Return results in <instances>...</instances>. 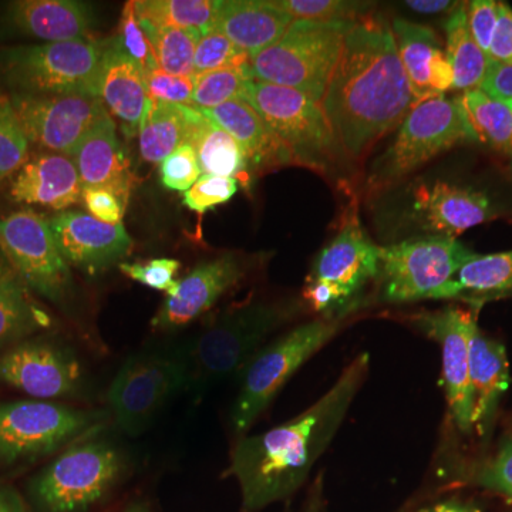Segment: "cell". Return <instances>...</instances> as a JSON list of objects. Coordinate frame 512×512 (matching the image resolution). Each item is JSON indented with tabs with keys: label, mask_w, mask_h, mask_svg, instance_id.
I'll list each match as a JSON object with an SVG mask.
<instances>
[{
	"label": "cell",
	"mask_w": 512,
	"mask_h": 512,
	"mask_svg": "<svg viewBox=\"0 0 512 512\" xmlns=\"http://www.w3.org/2000/svg\"><path fill=\"white\" fill-rule=\"evenodd\" d=\"M251 63V57L238 49L227 36L218 30H211L198 40L194 55V73L212 72L224 67L245 66Z\"/></svg>",
	"instance_id": "cell-40"
},
{
	"label": "cell",
	"mask_w": 512,
	"mask_h": 512,
	"mask_svg": "<svg viewBox=\"0 0 512 512\" xmlns=\"http://www.w3.org/2000/svg\"><path fill=\"white\" fill-rule=\"evenodd\" d=\"M220 0H141L136 2L138 20L154 28L195 30L201 36L215 29Z\"/></svg>",
	"instance_id": "cell-34"
},
{
	"label": "cell",
	"mask_w": 512,
	"mask_h": 512,
	"mask_svg": "<svg viewBox=\"0 0 512 512\" xmlns=\"http://www.w3.org/2000/svg\"><path fill=\"white\" fill-rule=\"evenodd\" d=\"M144 80H146L147 93L151 100L191 107L195 76H174L158 67L144 74Z\"/></svg>",
	"instance_id": "cell-45"
},
{
	"label": "cell",
	"mask_w": 512,
	"mask_h": 512,
	"mask_svg": "<svg viewBox=\"0 0 512 512\" xmlns=\"http://www.w3.org/2000/svg\"><path fill=\"white\" fill-rule=\"evenodd\" d=\"M208 120L234 137L258 170L292 164L291 157L258 113L239 99L229 100L211 110H200Z\"/></svg>",
	"instance_id": "cell-28"
},
{
	"label": "cell",
	"mask_w": 512,
	"mask_h": 512,
	"mask_svg": "<svg viewBox=\"0 0 512 512\" xmlns=\"http://www.w3.org/2000/svg\"><path fill=\"white\" fill-rule=\"evenodd\" d=\"M480 89L490 96L512 101V64L490 62Z\"/></svg>",
	"instance_id": "cell-50"
},
{
	"label": "cell",
	"mask_w": 512,
	"mask_h": 512,
	"mask_svg": "<svg viewBox=\"0 0 512 512\" xmlns=\"http://www.w3.org/2000/svg\"><path fill=\"white\" fill-rule=\"evenodd\" d=\"M126 460L109 441L73 444L37 476L32 497L43 512H86L110 493Z\"/></svg>",
	"instance_id": "cell-11"
},
{
	"label": "cell",
	"mask_w": 512,
	"mask_h": 512,
	"mask_svg": "<svg viewBox=\"0 0 512 512\" xmlns=\"http://www.w3.org/2000/svg\"><path fill=\"white\" fill-rule=\"evenodd\" d=\"M476 481L512 501V439L505 441L497 456L478 471Z\"/></svg>",
	"instance_id": "cell-46"
},
{
	"label": "cell",
	"mask_w": 512,
	"mask_h": 512,
	"mask_svg": "<svg viewBox=\"0 0 512 512\" xmlns=\"http://www.w3.org/2000/svg\"><path fill=\"white\" fill-rule=\"evenodd\" d=\"M490 62L512 64V8L498 2L497 26L488 52Z\"/></svg>",
	"instance_id": "cell-49"
},
{
	"label": "cell",
	"mask_w": 512,
	"mask_h": 512,
	"mask_svg": "<svg viewBox=\"0 0 512 512\" xmlns=\"http://www.w3.org/2000/svg\"><path fill=\"white\" fill-rule=\"evenodd\" d=\"M323 478L319 476L312 485L311 495H309L308 505L305 512H323Z\"/></svg>",
	"instance_id": "cell-54"
},
{
	"label": "cell",
	"mask_w": 512,
	"mask_h": 512,
	"mask_svg": "<svg viewBox=\"0 0 512 512\" xmlns=\"http://www.w3.org/2000/svg\"><path fill=\"white\" fill-rule=\"evenodd\" d=\"M82 198L90 215L96 220L113 225H119L123 221L126 207L110 191L90 188V190H83Z\"/></svg>",
	"instance_id": "cell-48"
},
{
	"label": "cell",
	"mask_w": 512,
	"mask_h": 512,
	"mask_svg": "<svg viewBox=\"0 0 512 512\" xmlns=\"http://www.w3.org/2000/svg\"><path fill=\"white\" fill-rule=\"evenodd\" d=\"M3 22L10 32L45 43L89 40L92 12L77 0H18L9 3Z\"/></svg>",
	"instance_id": "cell-23"
},
{
	"label": "cell",
	"mask_w": 512,
	"mask_h": 512,
	"mask_svg": "<svg viewBox=\"0 0 512 512\" xmlns=\"http://www.w3.org/2000/svg\"><path fill=\"white\" fill-rule=\"evenodd\" d=\"M194 147L201 173L249 181V160L245 151L227 131L201 113L187 141Z\"/></svg>",
	"instance_id": "cell-31"
},
{
	"label": "cell",
	"mask_w": 512,
	"mask_h": 512,
	"mask_svg": "<svg viewBox=\"0 0 512 512\" xmlns=\"http://www.w3.org/2000/svg\"><path fill=\"white\" fill-rule=\"evenodd\" d=\"M448 62L454 74V90L468 92L480 89L487 74L490 59L485 55L468 28L467 5L460 3L446 22Z\"/></svg>",
	"instance_id": "cell-32"
},
{
	"label": "cell",
	"mask_w": 512,
	"mask_h": 512,
	"mask_svg": "<svg viewBox=\"0 0 512 512\" xmlns=\"http://www.w3.org/2000/svg\"><path fill=\"white\" fill-rule=\"evenodd\" d=\"M510 295L512 251H507L471 256L451 281L440 289L434 301L456 299L478 309L485 302L497 301Z\"/></svg>",
	"instance_id": "cell-29"
},
{
	"label": "cell",
	"mask_w": 512,
	"mask_h": 512,
	"mask_svg": "<svg viewBox=\"0 0 512 512\" xmlns=\"http://www.w3.org/2000/svg\"><path fill=\"white\" fill-rule=\"evenodd\" d=\"M10 195L22 204L62 211L80 201L83 185L72 157L47 153L22 165L13 180Z\"/></svg>",
	"instance_id": "cell-25"
},
{
	"label": "cell",
	"mask_w": 512,
	"mask_h": 512,
	"mask_svg": "<svg viewBox=\"0 0 512 512\" xmlns=\"http://www.w3.org/2000/svg\"><path fill=\"white\" fill-rule=\"evenodd\" d=\"M369 367V355L360 353L305 412L265 433L237 441L225 476L238 481L242 511L265 510L289 500L302 488L348 416Z\"/></svg>",
	"instance_id": "cell-1"
},
{
	"label": "cell",
	"mask_w": 512,
	"mask_h": 512,
	"mask_svg": "<svg viewBox=\"0 0 512 512\" xmlns=\"http://www.w3.org/2000/svg\"><path fill=\"white\" fill-rule=\"evenodd\" d=\"M276 6L295 20L313 22H357L365 18L370 3L345 0H274Z\"/></svg>",
	"instance_id": "cell-39"
},
{
	"label": "cell",
	"mask_w": 512,
	"mask_h": 512,
	"mask_svg": "<svg viewBox=\"0 0 512 512\" xmlns=\"http://www.w3.org/2000/svg\"><path fill=\"white\" fill-rule=\"evenodd\" d=\"M70 157L79 171L83 190L110 191L127 207L133 174L117 138L116 123L109 113L86 134Z\"/></svg>",
	"instance_id": "cell-22"
},
{
	"label": "cell",
	"mask_w": 512,
	"mask_h": 512,
	"mask_svg": "<svg viewBox=\"0 0 512 512\" xmlns=\"http://www.w3.org/2000/svg\"><path fill=\"white\" fill-rule=\"evenodd\" d=\"M413 217L430 235L457 238L497 217L490 198L473 188L436 181L414 191Z\"/></svg>",
	"instance_id": "cell-20"
},
{
	"label": "cell",
	"mask_w": 512,
	"mask_h": 512,
	"mask_svg": "<svg viewBox=\"0 0 512 512\" xmlns=\"http://www.w3.org/2000/svg\"><path fill=\"white\" fill-rule=\"evenodd\" d=\"M0 380L37 400L60 399L79 392L83 370L72 350L25 342L0 357Z\"/></svg>",
	"instance_id": "cell-17"
},
{
	"label": "cell",
	"mask_w": 512,
	"mask_h": 512,
	"mask_svg": "<svg viewBox=\"0 0 512 512\" xmlns=\"http://www.w3.org/2000/svg\"><path fill=\"white\" fill-rule=\"evenodd\" d=\"M104 414L45 402L20 400L0 404V464L55 453L100 429Z\"/></svg>",
	"instance_id": "cell-13"
},
{
	"label": "cell",
	"mask_w": 512,
	"mask_h": 512,
	"mask_svg": "<svg viewBox=\"0 0 512 512\" xmlns=\"http://www.w3.org/2000/svg\"><path fill=\"white\" fill-rule=\"evenodd\" d=\"M46 325L43 313L30 302L19 276L0 274V346Z\"/></svg>",
	"instance_id": "cell-35"
},
{
	"label": "cell",
	"mask_w": 512,
	"mask_h": 512,
	"mask_svg": "<svg viewBox=\"0 0 512 512\" xmlns=\"http://www.w3.org/2000/svg\"><path fill=\"white\" fill-rule=\"evenodd\" d=\"M320 106L352 158L362 157L403 123L414 99L386 22L363 18L353 23Z\"/></svg>",
	"instance_id": "cell-2"
},
{
	"label": "cell",
	"mask_w": 512,
	"mask_h": 512,
	"mask_svg": "<svg viewBox=\"0 0 512 512\" xmlns=\"http://www.w3.org/2000/svg\"><path fill=\"white\" fill-rule=\"evenodd\" d=\"M293 22L274 0H220L215 30L252 59L275 45Z\"/></svg>",
	"instance_id": "cell-27"
},
{
	"label": "cell",
	"mask_w": 512,
	"mask_h": 512,
	"mask_svg": "<svg viewBox=\"0 0 512 512\" xmlns=\"http://www.w3.org/2000/svg\"><path fill=\"white\" fill-rule=\"evenodd\" d=\"M126 512H148V508L144 504H134Z\"/></svg>",
	"instance_id": "cell-55"
},
{
	"label": "cell",
	"mask_w": 512,
	"mask_h": 512,
	"mask_svg": "<svg viewBox=\"0 0 512 512\" xmlns=\"http://www.w3.org/2000/svg\"><path fill=\"white\" fill-rule=\"evenodd\" d=\"M0 248L23 284L55 303L67 298L72 272L43 215L23 210L0 218Z\"/></svg>",
	"instance_id": "cell-14"
},
{
	"label": "cell",
	"mask_w": 512,
	"mask_h": 512,
	"mask_svg": "<svg viewBox=\"0 0 512 512\" xmlns=\"http://www.w3.org/2000/svg\"><path fill=\"white\" fill-rule=\"evenodd\" d=\"M201 111L183 104L148 99L141 120L140 154L144 161L161 164L171 153L187 143Z\"/></svg>",
	"instance_id": "cell-30"
},
{
	"label": "cell",
	"mask_w": 512,
	"mask_h": 512,
	"mask_svg": "<svg viewBox=\"0 0 512 512\" xmlns=\"http://www.w3.org/2000/svg\"><path fill=\"white\" fill-rule=\"evenodd\" d=\"M473 255L457 238L441 235L380 247L377 301L402 305L434 299Z\"/></svg>",
	"instance_id": "cell-12"
},
{
	"label": "cell",
	"mask_w": 512,
	"mask_h": 512,
	"mask_svg": "<svg viewBox=\"0 0 512 512\" xmlns=\"http://www.w3.org/2000/svg\"><path fill=\"white\" fill-rule=\"evenodd\" d=\"M392 30L414 104L453 90V69L433 29L409 20L394 19Z\"/></svg>",
	"instance_id": "cell-21"
},
{
	"label": "cell",
	"mask_w": 512,
	"mask_h": 512,
	"mask_svg": "<svg viewBox=\"0 0 512 512\" xmlns=\"http://www.w3.org/2000/svg\"><path fill=\"white\" fill-rule=\"evenodd\" d=\"M201 175L197 154L188 143L175 148L161 163V183L167 190L188 191L200 180Z\"/></svg>",
	"instance_id": "cell-43"
},
{
	"label": "cell",
	"mask_w": 512,
	"mask_h": 512,
	"mask_svg": "<svg viewBox=\"0 0 512 512\" xmlns=\"http://www.w3.org/2000/svg\"><path fill=\"white\" fill-rule=\"evenodd\" d=\"M29 143L9 97L0 94V181L28 161Z\"/></svg>",
	"instance_id": "cell-38"
},
{
	"label": "cell",
	"mask_w": 512,
	"mask_h": 512,
	"mask_svg": "<svg viewBox=\"0 0 512 512\" xmlns=\"http://www.w3.org/2000/svg\"><path fill=\"white\" fill-rule=\"evenodd\" d=\"M468 28L480 49L488 56L497 26L498 2L474 0L467 5Z\"/></svg>",
	"instance_id": "cell-47"
},
{
	"label": "cell",
	"mask_w": 512,
	"mask_h": 512,
	"mask_svg": "<svg viewBox=\"0 0 512 512\" xmlns=\"http://www.w3.org/2000/svg\"><path fill=\"white\" fill-rule=\"evenodd\" d=\"M188 384L190 363L185 343L134 353L120 367L107 393L114 421L127 436H140Z\"/></svg>",
	"instance_id": "cell-9"
},
{
	"label": "cell",
	"mask_w": 512,
	"mask_h": 512,
	"mask_svg": "<svg viewBox=\"0 0 512 512\" xmlns=\"http://www.w3.org/2000/svg\"><path fill=\"white\" fill-rule=\"evenodd\" d=\"M414 512H481L474 505L458 500H444L439 503L424 505Z\"/></svg>",
	"instance_id": "cell-52"
},
{
	"label": "cell",
	"mask_w": 512,
	"mask_h": 512,
	"mask_svg": "<svg viewBox=\"0 0 512 512\" xmlns=\"http://www.w3.org/2000/svg\"><path fill=\"white\" fill-rule=\"evenodd\" d=\"M302 312L296 301H251L232 306L187 345L190 363L188 392L201 397L214 384L238 375L269 336Z\"/></svg>",
	"instance_id": "cell-3"
},
{
	"label": "cell",
	"mask_w": 512,
	"mask_h": 512,
	"mask_svg": "<svg viewBox=\"0 0 512 512\" xmlns=\"http://www.w3.org/2000/svg\"><path fill=\"white\" fill-rule=\"evenodd\" d=\"M140 25L154 47L158 66L164 72L174 76H195L194 55L198 40L201 39L200 33L190 29L171 28V26L154 28L141 22Z\"/></svg>",
	"instance_id": "cell-36"
},
{
	"label": "cell",
	"mask_w": 512,
	"mask_h": 512,
	"mask_svg": "<svg viewBox=\"0 0 512 512\" xmlns=\"http://www.w3.org/2000/svg\"><path fill=\"white\" fill-rule=\"evenodd\" d=\"M406 6L417 13L436 15V13L454 12L460 3L447 2V0H410L406 2Z\"/></svg>",
	"instance_id": "cell-51"
},
{
	"label": "cell",
	"mask_w": 512,
	"mask_h": 512,
	"mask_svg": "<svg viewBox=\"0 0 512 512\" xmlns=\"http://www.w3.org/2000/svg\"><path fill=\"white\" fill-rule=\"evenodd\" d=\"M180 261L171 258L151 259L147 264H120V271L128 278L148 286V288L163 291L167 296L173 295L178 281L175 274L180 269Z\"/></svg>",
	"instance_id": "cell-44"
},
{
	"label": "cell",
	"mask_w": 512,
	"mask_h": 512,
	"mask_svg": "<svg viewBox=\"0 0 512 512\" xmlns=\"http://www.w3.org/2000/svg\"><path fill=\"white\" fill-rule=\"evenodd\" d=\"M355 22L295 20L285 35L251 59L252 79L322 101Z\"/></svg>",
	"instance_id": "cell-6"
},
{
	"label": "cell",
	"mask_w": 512,
	"mask_h": 512,
	"mask_svg": "<svg viewBox=\"0 0 512 512\" xmlns=\"http://www.w3.org/2000/svg\"><path fill=\"white\" fill-rule=\"evenodd\" d=\"M458 100L477 141L512 157V101L481 89L468 90Z\"/></svg>",
	"instance_id": "cell-33"
},
{
	"label": "cell",
	"mask_w": 512,
	"mask_h": 512,
	"mask_svg": "<svg viewBox=\"0 0 512 512\" xmlns=\"http://www.w3.org/2000/svg\"><path fill=\"white\" fill-rule=\"evenodd\" d=\"M0 512H26V508L13 491L0 488Z\"/></svg>",
	"instance_id": "cell-53"
},
{
	"label": "cell",
	"mask_w": 512,
	"mask_h": 512,
	"mask_svg": "<svg viewBox=\"0 0 512 512\" xmlns=\"http://www.w3.org/2000/svg\"><path fill=\"white\" fill-rule=\"evenodd\" d=\"M241 99L261 116L292 164L328 174L346 156L318 101L298 90L249 80Z\"/></svg>",
	"instance_id": "cell-5"
},
{
	"label": "cell",
	"mask_w": 512,
	"mask_h": 512,
	"mask_svg": "<svg viewBox=\"0 0 512 512\" xmlns=\"http://www.w3.org/2000/svg\"><path fill=\"white\" fill-rule=\"evenodd\" d=\"M345 323V316H319L279 336L249 360L231 409V426L238 437L254 426L291 377L335 339Z\"/></svg>",
	"instance_id": "cell-4"
},
{
	"label": "cell",
	"mask_w": 512,
	"mask_h": 512,
	"mask_svg": "<svg viewBox=\"0 0 512 512\" xmlns=\"http://www.w3.org/2000/svg\"><path fill=\"white\" fill-rule=\"evenodd\" d=\"M477 143L460 100L430 97L414 104L392 146L377 158L369 175L370 190L399 183L434 157L460 146Z\"/></svg>",
	"instance_id": "cell-8"
},
{
	"label": "cell",
	"mask_w": 512,
	"mask_h": 512,
	"mask_svg": "<svg viewBox=\"0 0 512 512\" xmlns=\"http://www.w3.org/2000/svg\"><path fill=\"white\" fill-rule=\"evenodd\" d=\"M249 80H254L251 63L197 74L191 107L197 110H211L229 100L239 99Z\"/></svg>",
	"instance_id": "cell-37"
},
{
	"label": "cell",
	"mask_w": 512,
	"mask_h": 512,
	"mask_svg": "<svg viewBox=\"0 0 512 512\" xmlns=\"http://www.w3.org/2000/svg\"><path fill=\"white\" fill-rule=\"evenodd\" d=\"M117 39L124 52L140 66L144 74L160 67L154 47L138 22L136 0H131L124 6L120 20V36Z\"/></svg>",
	"instance_id": "cell-41"
},
{
	"label": "cell",
	"mask_w": 512,
	"mask_h": 512,
	"mask_svg": "<svg viewBox=\"0 0 512 512\" xmlns=\"http://www.w3.org/2000/svg\"><path fill=\"white\" fill-rule=\"evenodd\" d=\"M510 386V366L505 348L488 338L478 323L470 335V392L473 430L480 436L490 433L501 397Z\"/></svg>",
	"instance_id": "cell-26"
},
{
	"label": "cell",
	"mask_w": 512,
	"mask_h": 512,
	"mask_svg": "<svg viewBox=\"0 0 512 512\" xmlns=\"http://www.w3.org/2000/svg\"><path fill=\"white\" fill-rule=\"evenodd\" d=\"M99 92L101 103L120 121L123 133L136 136L150 97L143 70L124 52L117 37L103 46Z\"/></svg>",
	"instance_id": "cell-24"
},
{
	"label": "cell",
	"mask_w": 512,
	"mask_h": 512,
	"mask_svg": "<svg viewBox=\"0 0 512 512\" xmlns=\"http://www.w3.org/2000/svg\"><path fill=\"white\" fill-rule=\"evenodd\" d=\"M248 269V262L237 254H225L201 262L178 281L177 289L165 298L151 325L158 332L185 328L210 311L229 289L238 285Z\"/></svg>",
	"instance_id": "cell-18"
},
{
	"label": "cell",
	"mask_w": 512,
	"mask_h": 512,
	"mask_svg": "<svg viewBox=\"0 0 512 512\" xmlns=\"http://www.w3.org/2000/svg\"><path fill=\"white\" fill-rule=\"evenodd\" d=\"M473 311L447 306L440 311H424L407 316L414 329L439 343L443 360V383L448 412L461 433L473 431L470 392V335L477 323Z\"/></svg>",
	"instance_id": "cell-16"
},
{
	"label": "cell",
	"mask_w": 512,
	"mask_h": 512,
	"mask_svg": "<svg viewBox=\"0 0 512 512\" xmlns=\"http://www.w3.org/2000/svg\"><path fill=\"white\" fill-rule=\"evenodd\" d=\"M49 222L64 261L89 275L106 271L133 249L123 224H106L83 211H63Z\"/></svg>",
	"instance_id": "cell-19"
},
{
	"label": "cell",
	"mask_w": 512,
	"mask_h": 512,
	"mask_svg": "<svg viewBox=\"0 0 512 512\" xmlns=\"http://www.w3.org/2000/svg\"><path fill=\"white\" fill-rule=\"evenodd\" d=\"M238 181L235 178L202 174L190 190L185 191L184 205L198 214H205L218 205L225 204L237 194Z\"/></svg>",
	"instance_id": "cell-42"
},
{
	"label": "cell",
	"mask_w": 512,
	"mask_h": 512,
	"mask_svg": "<svg viewBox=\"0 0 512 512\" xmlns=\"http://www.w3.org/2000/svg\"><path fill=\"white\" fill-rule=\"evenodd\" d=\"M10 103L30 143L70 156L109 111L86 94H10Z\"/></svg>",
	"instance_id": "cell-15"
},
{
	"label": "cell",
	"mask_w": 512,
	"mask_h": 512,
	"mask_svg": "<svg viewBox=\"0 0 512 512\" xmlns=\"http://www.w3.org/2000/svg\"><path fill=\"white\" fill-rule=\"evenodd\" d=\"M379 249L363 231L352 202L338 235L322 249L306 279L303 299L309 308L323 318H346L355 311L360 293L376 281Z\"/></svg>",
	"instance_id": "cell-7"
},
{
	"label": "cell",
	"mask_w": 512,
	"mask_h": 512,
	"mask_svg": "<svg viewBox=\"0 0 512 512\" xmlns=\"http://www.w3.org/2000/svg\"><path fill=\"white\" fill-rule=\"evenodd\" d=\"M101 60L103 46L92 40L42 43L3 50L0 70L12 93L99 97Z\"/></svg>",
	"instance_id": "cell-10"
}]
</instances>
